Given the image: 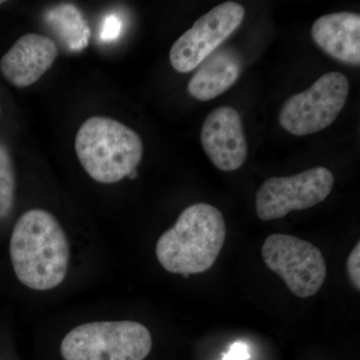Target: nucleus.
<instances>
[{
	"label": "nucleus",
	"instance_id": "10",
	"mask_svg": "<svg viewBox=\"0 0 360 360\" xmlns=\"http://www.w3.org/2000/svg\"><path fill=\"white\" fill-rule=\"evenodd\" d=\"M58 56V45L53 40L27 33L4 54L0 68L9 82L22 89L39 82Z\"/></svg>",
	"mask_w": 360,
	"mask_h": 360
},
{
	"label": "nucleus",
	"instance_id": "15",
	"mask_svg": "<svg viewBox=\"0 0 360 360\" xmlns=\"http://www.w3.org/2000/svg\"><path fill=\"white\" fill-rule=\"evenodd\" d=\"M360 243H356L347 258V269L350 281L357 291L360 290Z\"/></svg>",
	"mask_w": 360,
	"mask_h": 360
},
{
	"label": "nucleus",
	"instance_id": "18",
	"mask_svg": "<svg viewBox=\"0 0 360 360\" xmlns=\"http://www.w3.org/2000/svg\"><path fill=\"white\" fill-rule=\"evenodd\" d=\"M137 174H137V170L134 169L132 170V172H130L129 175H127V177H129L130 179H135L137 177Z\"/></svg>",
	"mask_w": 360,
	"mask_h": 360
},
{
	"label": "nucleus",
	"instance_id": "16",
	"mask_svg": "<svg viewBox=\"0 0 360 360\" xmlns=\"http://www.w3.org/2000/svg\"><path fill=\"white\" fill-rule=\"evenodd\" d=\"M122 21L115 14L108 15L104 20L103 27H101V39L104 41H112V40L117 39L120 32H122Z\"/></svg>",
	"mask_w": 360,
	"mask_h": 360
},
{
	"label": "nucleus",
	"instance_id": "19",
	"mask_svg": "<svg viewBox=\"0 0 360 360\" xmlns=\"http://www.w3.org/2000/svg\"><path fill=\"white\" fill-rule=\"evenodd\" d=\"M4 4V1H2V0H0V4Z\"/></svg>",
	"mask_w": 360,
	"mask_h": 360
},
{
	"label": "nucleus",
	"instance_id": "13",
	"mask_svg": "<svg viewBox=\"0 0 360 360\" xmlns=\"http://www.w3.org/2000/svg\"><path fill=\"white\" fill-rule=\"evenodd\" d=\"M45 22L72 51H80L89 45L90 28L84 14L72 4H60L47 11Z\"/></svg>",
	"mask_w": 360,
	"mask_h": 360
},
{
	"label": "nucleus",
	"instance_id": "5",
	"mask_svg": "<svg viewBox=\"0 0 360 360\" xmlns=\"http://www.w3.org/2000/svg\"><path fill=\"white\" fill-rule=\"evenodd\" d=\"M349 84L340 72L322 75L309 89L283 103L278 120L281 127L296 136L321 131L335 122L347 103Z\"/></svg>",
	"mask_w": 360,
	"mask_h": 360
},
{
	"label": "nucleus",
	"instance_id": "3",
	"mask_svg": "<svg viewBox=\"0 0 360 360\" xmlns=\"http://www.w3.org/2000/svg\"><path fill=\"white\" fill-rule=\"evenodd\" d=\"M75 151L92 179L112 184L136 169L143 155V143L141 136L123 123L94 116L78 129Z\"/></svg>",
	"mask_w": 360,
	"mask_h": 360
},
{
	"label": "nucleus",
	"instance_id": "17",
	"mask_svg": "<svg viewBox=\"0 0 360 360\" xmlns=\"http://www.w3.org/2000/svg\"><path fill=\"white\" fill-rule=\"evenodd\" d=\"M250 357L248 347L243 342H236L231 345V349L224 354L222 360H246Z\"/></svg>",
	"mask_w": 360,
	"mask_h": 360
},
{
	"label": "nucleus",
	"instance_id": "8",
	"mask_svg": "<svg viewBox=\"0 0 360 360\" xmlns=\"http://www.w3.org/2000/svg\"><path fill=\"white\" fill-rule=\"evenodd\" d=\"M245 15L243 6L226 1L201 16L172 45L169 52L172 68L181 73L198 68L238 30Z\"/></svg>",
	"mask_w": 360,
	"mask_h": 360
},
{
	"label": "nucleus",
	"instance_id": "9",
	"mask_svg": "<svg viewBox=\"0 0 360 360\" xmlns=\"http://www.w3.org/2000/svg\"><path fill=\"white\" fill-rule=\"evenodd\" d=\"M203 150L221 172H234L248 158L243 118L231 106H220L208 115L200 134Z\"/></svg>",
	"mask_w": 360,
	"mask_h": 360
},
{
	"label": "nucleus",
	"instance_id": "11",
	"mask_svg": "<svg viewBox=\"0 0 360 360\" xmlns=\"http://www.w3.org/2000/svg\"><path fill=\"white\" fill-rule=\"evenodd\" d=\"M315 44L331 58L352 66L360 65V15L354 13L326 14L314 21Z\"/></svg>",
	"mask_w": 360,
	"mask_h": 360
},
{
	"label": "nucleus",
	"instance_id": "2",
	"mask_svg": "<svg viewBox=\"0 0 360 360\" xmlns=\"http://www.w3.org/2000/svg\"><path fill=\"white\" fill-rule=\"evenodd\" d=\"M225 238L222 213L207 203H195L180 213L174 226L158 239L156 257L170 274H202L214 264Z\"/></svg>",
	"mask_w": 360,
	"mask_h": 360
},
{
	"label": "nucleus",
	"instance_id": "1",
	"mask_svg": "<svg viewBox=\"0 0 360 360\" xmlns=\"http://www.w3.org/2000/svg\"><path fill=\"white\" fill-rule=\"evenodd\" d=\"M9 255L13 271L26 288L47 291L68 276L70 245L53 214L40 208L27 210L14 224Z\"/></svg>",
	"mask_w": 360,
	"mask_h": 360
},
{
	"label": "nucleus",
	"instance_id": "12",
	"mask_svg": "<svg viewBox=\"0 0 360 360\" xmlns=\"http://www.w3.org/2000/svg\"><path fill=\"white\" fill-rule=\"evenodd\" d=\"M241 72V60L231 49L214 52L205 59L187 84L193 98L208 101L217 98L236 84Z\"/></svg>",
	"mask_w": 360,
	"mask_h": 360
},
{
	"label": "nucleus",
	"instance_id": "6",
	"mask_svg": "<svg viewBox=\"0 0 360 360\" xmlns=\"http://www.w3.org/2000/svg\"><path fill=\"white\" fill-rule=\"evenodd\" d=\"M265 264L300 298L316 295L326 277L323 255L316 246L293 236L272 234L262 248Z\"/></svg>",
	"mask_w": 360,
	"mask_h": 360
},
{
	"label": "nucleus",
	"instance_id": "7",
	"mask_svg": "<svg viewBox=\"0 0 360 360\" xmlns=\"http://www.w3.org/2000/svg\"><path fill=\"white\" fill-rule=\"evenodd\" d=\"M335 184L333 172L317 167L292 175L270 177L259 187L255 200L258 219H283L293 210H309L322 202Z\"/></svg>",
	"mask_w": 360,
	"mask_h": 360
},
{
	"label": "nucleus",
	"instance_id": "4",
	"mask_svg": "<svg viewBox=\"0 0 360 360\" xmlns=\"http://www.w3.org/2000/svg\"><path fill=\"white\" fill-rule=\"evenodd\" d=\"M153 349L150 331L130 321L80 324L63 338V360H144Z\"/></svg>",
	"mask_w": 360,
	"mask_h": 360
},
{
	"label": "nucleus",
	"instance_id": "14",
	"mask_svg": "<svg viewBox=\"0 0 360 360\" xmlns=\"http://www.w3.org/2000/svg\"><path fill=\"white\" fill-rule=\"evenodd\" d=\"M15 198V175L8 151L0 146V219H6Z\"/></svg>",
	"mask_w": 360,
	"mask_h": 360
},
{
	"label": "nucleus",
	"instance_id": "20",
	"mask_svg": "<svg viewBox=\"0 0 360 360\" xmlns=\"http://www.w3.org/2000/svg\"><path fill=\"white\" fill-rule=\"evenodd\" d=\"M0 360H2V359H0Z\"/></svg>",
	"mask_w": 360,
	"mask_h": 360
}]
</instances>
